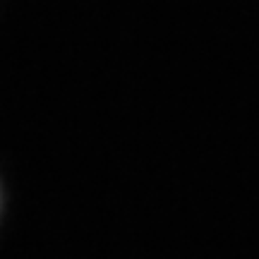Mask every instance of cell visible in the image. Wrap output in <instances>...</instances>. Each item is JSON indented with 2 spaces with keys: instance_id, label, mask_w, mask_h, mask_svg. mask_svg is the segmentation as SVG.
<instances>
[{
  "instance_id": "6da1fadb",
  "label": "cell",
  "mask_w": 259,
  "mask_h": 259,
  "mask_svg": "<svg viewBox=\"0 0 259 259\" xmlns=\"http://www.w3.org/2000/svg\"><path fill=\"white\" fill-rule=\"evenodd\" d=\"M0 211H3V190H0Z\"/></svg>"
}]
</instances>
